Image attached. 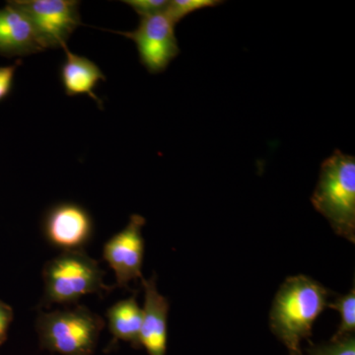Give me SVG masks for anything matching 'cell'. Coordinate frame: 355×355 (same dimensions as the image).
Here are the masks:
<instances>
[{
	"mask_svg": "<svg viewBox=\"0 0 355 355\" xmlns=\"http://www.w3.org/2000/svg\"><path fill=\"white\" fill-rule=\"evenodd\" d=\"M222 3L224 2L220 0H172L168 3L165 14L176 25L196 11L216 7Z\"/></svg>",
	"mask_w": 355,
	"mask_h": 355,
	"instance_id": "14",
	"label": "cell"
},
{
	"mask_svg": "<svg viewBox=\"0 0 355 355\" xmlns=\"http://www.w3.org/2000/svg\"><path fill=\"white\" fill-rule=\"evenodd\" d=\"M140 17L165 13L169 1L167 0H123Z\"/></svg>",
	"mask_w": 355,
	"mask_h": 355,
	"instance_id": "16",
	"label": "cell"
},
{
	"mask_svg": "<svg viewBox=\"0 0 355 355\" xmlns=\"http://www.w3.org/2000/svg\"><path fill=\"white\" fill-rule=\"evenodd\" d=\"M114 33L135 42L140 64L151 74L164 72L181 51L175 24L165 13L140 17L133 31Z\"/></svg>",
	"mask_w": 355,
	"mask_h": 355,
	"instance_id": "6",
	"label": "cell"
},
{
	"mask_svg": "<svg viewBox=\"0 0 355 355\" xmlns=\"http://www.w3.org/2000/svg\"><path fill=\"white\" fill-rule=\"evenodd\" d=\"M31 21L44 50L64 48L83 25L77 0H14L10 1Z\"/></svg>",
	"mask_w": 355,
	"mask_h": 355,
	"instance_id": "5",
	"label": "cell"
},
{
	"mask_svg": "<svg viewBox=\"0 0 355 355\" xmlns=\"http://www.w3.org/2000/svg\"><path fill=\"white\" fill-rule=\"evenodd\" d=\"M142 308L137 303V295L114 303L107 311L110 333L113 336L112 347L119 340L130 343L135 349H139L140 331L142 324Z\"/></svg>",
	"mask_w": 355,
	"mask_h": 355,
	"instance_id": "12",
	"label": "cell"
},
{
	"mask_svg": "<svg viewBox=\"0 0 355 355\" xmlns=\"http://www.w3.org/2000/svg\"><path fill=\"white\" fill-rule=\"evenodd\" d=\"M141 282L144 288V306L140 345L149 355H166L169 302L165 296L159 293L155 275L149 279H142Z\"/></svg>",
	"mask_w": 355,
	"mask_h": 355,
	"instance_id": "9",
	"label": "cell"
},
{
	"mask_svg": "<svg viewBox=\"0 0 355 355\" xmlns=\"http://www.w3.org/2000/svg\"><path fill=\"white\" fill-rule=\"evenodd\" d=\"M62 49L65 60L60 65V80L65 94L69 97L88 95L102 109V100L95 94L94 90L100 81L106 80V76L93 60L71 53L67 46Z\"/></svg>",
	"mask_w": 355,
	"mask_h": 355,
	"instance_id": "11",
	"label": "cell"
},
{
	"mask_svg": "<svg viewBox=\"0 0 355 355\" xmlns=\"http://www.w3.org/2000/svg\"><path fill=\"white\" fill-rule=\"evenodd\" d=\"M311 202L317 211L326 217L336 234L354 243V156L336 149L330 157L324 159Z\"/></svg>",
	"mask_w": 355,
	"mask_h": 355,
	"instance_id": "2",
	"label": "cell"
},
{
	"mask_svg": "<svg viewBox=\"0 0 355 355\" xmlns=\"http://www.w3.org/2000/svg\"><path fill=\"white\" fill-rule=\"evenodd\" d=\"M21 64H22V60H19L13 64L0 67V102L3 101L10 95L16 70Z\"/></svg>",
	"mask_w": 355,
	"mask_h": 355,
	"instance_id": "17",
	"label": "cell"
},
{
	"mask_svg": "<svg viewBox=\"0 0 355 355\" xmlns=\"http://www.w3.org/2000/svg\"><path fill=\"white\" fill-rule=\"evenodd\" d=\"M329 291L305 275L286 280L270 311L272 333L286 345L291 355H303L301 340L312 335L313 324L328 307Z\"/></svg>",
	"mask_w": 355,
	"mask_h": 355,
	"instance_id": "1",
	"label": "cell"
},
{
	"mask_svg": "<svg viewBox=\"0 0 355 355\" xmlns=\"http://www.w3.org/2000/svg\"><path fill=\"white\" fill-rule=\"evenodd\" d=\"M94 223L88 210L76 202H60L46 210L43 232L62 252L78 251L92 238Z\"/></svg>",
	"mask_w": 355,
	"mask_h": 355,
	"instance_id": "8",
	"label": "cell"
},
{
	"mask_svg": "<svg viewBox=\"0 0 355 355\" xmlns=\"http://www.w3.org/2000/svg\"><path fill=\"white\" fill-rule=\"evenodd\" d=\"M328 307L340 312V326L334 338L352 335L355 331V291L352 288L349 293L340 296L334 302L329 303Z\"/></svg>",
	"mask_w": 355,
	"mask_h": 355,
	"instance_id": "13",
	"label": "cell"
},
{
	"mask_svg": "<svg viewBox=\"0 0 355 355\" xmlns=\"http://www.w3.org/2000/svg\"><path fill=\"white\" fill-rule=\"evenodd\" d=\"M13 309L3 301L0 300V345L7 340L9 327L13 321Z\"/></svg>",
	"mask_w": 355,
	"mask_h": 355,
	"instance_id": "18",
	"label": "cell"
},
{
	"mask_svg": "<svg viewBox=\"0 0 355 355\" xmlns=\"http://www.w3.org/2000/svg\"><path fill=\"white\" fill-rule=\"evenodd\" d=\"M99 263L83 250L62 252L44 266V304H69L88 294L112 291Z\"/></svg>",
	"mask_w": 355,
	"mask_h": 355,
	"instance_id": "3",
	"label": "cell"
},
{
	"mask_svg": "<svg viewBox=\"0 0 355 355\" xmlns=\"http://www.w3.org/2000/svg\"><path fill=\"white\" fill-rule=\"evenodd\" d=\"M146 220L139 214H132L125 228L107 241L103 248V258L116 275V286L128 288L133 280L142 279L144 239L142 227Z\"/></svg>",
	"mask_w": 355,
	"mask_h": 355,
	"instance_id": "7",
	"label": "cell"
},
{
	"mask_svg": "<svg viewBox=\"0 0 355 355\" xmlns=\"http://www.w3.org/2000/svg\"><path fill=\"white\" fill-rule=\"evenodd\" d=\"M44 51L31 21L19 8L7 2L0 9V55L25 57Z\"/></svg>",
	"mask_w": 355,
	"mask_h": 355,
	"instance_id": "10",
	"label": "cell"
},
{
	"mask_svg": "<svg viewBox=\"0 0 355 355\" xmlns=\"http://www.w3.org/2000/svg\"><path fill=\"white\" fill-rule=\"evenodd\" d=\"M307 355H355L354 336L333 338L326 345H312L308 349Z\"/></svg>",
	"mask_w": 355,
	"mask_h": 355,
	"instance_id": "15",
	"label": "cell"
},
{
	"mask_svg": "<svg viewBox=\"0 0 355 355\" xmlns=\"http://www.w3.org/2000/svg\"><path fill=\"white\" fill-rule=\"evenodd\" d=\"M104 320L83 306L40 313L36 322L42 347L62 355H91L97 347Z\"/></svg>",
	"mask_w": 355,
	"mask_h": 355,
	"instance_id": "4",
	"label": "cell"
}]
</instances>
